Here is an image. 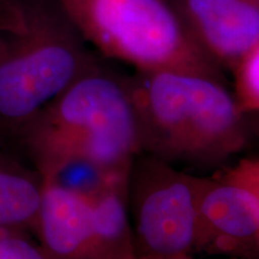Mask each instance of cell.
Masks as SVG:
<instances>
[{
	"mask_svg": "<svg viewBox=\"0 0 259 259\" xmlns=\"http://www.w3.org/2000/svg\"><path fill=\"white\" fill-rule=\"evenodd\" d=\"M142 153L192 168L220 166L247 142L245 114L223 79L180 70L127 77Z\"/></svg>",
	"mask_w": 259,
	"mask_h": 259,
	"instance_id": "6da1fadb",
	"label": "cell"
},
{
	"mask_svg": "<svg viewBox=\"0 0 259 259\" xmlns=\"http://www.w3.org/2000/svg\"><path fill=\"white\" fill-rule=\"evenodd\" d=\"M42 180L83 160L125 173L142 154L127 77L97 64L54 97L15 137Z\"/></svg>",
	"mask_w": 259,
	"mask_h": 259,
	"instance_id": "7a4b0ae2",
	"label": "cell"
},
{
	"mask_svg": "<svg viewBox=\"0 0 259 259\" xmlns=\"http://www.w3.org/2000/svg\"><path fill=\"white\" fill-rule=\"evenodd\" d=\"M57 0H0V138L99 64Z\"/></svg>",
	"mask_w": 259,
	"mask_h": 259,
	"instance_id": "3957f363",
	"label": "cell"
},
{
	"mask_svg": "<svg viewBox=\"0 0 259 259\" xmlns=\"http://www.w3.org/2000/svg\"><path fill=\"white\" fill-rule=\"evenodd\" d=\"M87 44L136 71H194L223 79L170 0H57Z\"/></svg>",
	"mask_w": 259,
	"mask_h": 259,
	"instance_id": "277c9868",
	"label": "cell"
},
{
	"mask_svg": "<svg viewBox=\"0 0 259 259\" xmlns=\"http://www.w3.org/2000/svg\"><path fill=\"white\" fill-rule=\"evenodd\" d=\"M200 181L151 155L135 158L128 173V209L137 258L193 257Z\"/></svg>",
	"mask_w": 259,
	"mask_h": 259,
	"instance_id": "5b68a950",
	"label": "cell"
},
{
	"mask_svg": "<svg viewBox=\"0 0 259 259\" xmlns=\"http://www.w3.org/2000/svg\"><path fill=\"white\" fill-rule=\"evenodd\" d=\"M259 245V184L242 161L218 179L200 181L196 251L244 254Z\"/></svg>",
	"mask_w": 259,
	"mask_h": 259,
	"instance_id": "8992f818",
	"label": "cell"
},
{
	"mask_svg": "<svg viewBox=\"0 0 259 259\" xmlns=\"http://www.w3.org/2000/svg\"><path fill=\"white\" fill-rule=\"evenodd\" d=\"M194 41L232 71L259 46V0H170Z\"/></svg>",
	"mask_w": 259,
	"mask_h": 259,
	"instance_id": "52a82bcc",
	"label": "cell"
},
{
	"mask_svg": "<svg viewBox=\"0 0 259 259\" xmlns=\"http://www.w3.org/2000/svg\"><path fill=\"white\" fill-rule=\"evenodd\" d=\"M38 242L50 259H95L90 198L53 180H42Z\"/></svg>",
	"mask_w": 259,
	"mask_h": 259,
	"instance_id": "ba28073f",
	"label": "cell"
},
{
	"mask_svg": "<svg viewBox=\"0 0 259 259\" xmlns=\"http://www.w3.org/2000/svg\"><path fill=\"white\" fill-rule=\"evenodd\" d=\"M128 173L89 197L95 259L137 258L128 209Z\"/></svg>",
	"mask_w": 259,
	"mask_h": 259,
	"instance_id": "9c48e42d",
	"label": "cell"
},
{
	"mask_svg": "<svg viewBox=\"0 0 259 259\" xmlns=\"http://www.w3.org/2000/svg\"><path fill=\"white\" fill-rule=\"evenodd\" d=\"M42 178L5 150H0V226L36 231L42 196Z\"/></svg>",
	"mask_w": 259,
	"mask_h": 259,
	"instance_id": "30bf717a",
	"label": "cell"
},
{
	"mask_svg": "<svg viewBox=\"0 0 259 259\" xmlns=\"http://www.w3.org/2000/svg\"><path fill=\"white\" fill-rule=\"evenodd\" d=\"M235 99L244 113H259V46L235 70Z\"/></svg>",
	"mask_w": 259,
	"mask_h": 259,
	"instance_id": "8fae6325",
	"label": "cell"
},
{
	"mask_svg": "<svg viewBox=\"0 0 259 259\" xmlns=\"http://www.w3.org/2000/svg\"><path fill=\"white\" fill-rule=\"evenodd\" d=\"M30 233L21 227L0 226V259H50Z\"/></svg>",
	"mask_w": 259,
	"mask_h": 259,
	"instance_id": "7c38bea8",
	"label": "cell"
},
{
	"mask_svg": "<svg viewBox=\"0 0 259 259\" xmlns=\"http://www.w3.org/2000/svg\"><path fill=\"white\" fill-rule=\"evenodd\" d=\"M5 149V141L0 138V150H4Z\"/></svg>",
	"mask_w": 259,
	"mask_h": 259,
	"instance_id": "4fadbf2b",
	"label": "cell"
}]
</instances>
